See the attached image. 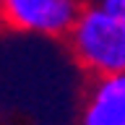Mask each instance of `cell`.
Returning a JSON list of instances; mask_svg holds the SVG:
<instances>
[{"instance_id":"6da1fadb","label":"cell","mask_w":125,"mask_h":125,"mask_svg":"<svg viewBox=\"0 0 125 125\" xmlns=\"http://www.w3.org/2000/svg\"><path fill=\"white\" fill-rule=\"evenodd\" d=\"M65 39L73 60L94 78L125 73V23L102 5H83Z\"/></svg>"},{"instance_id":"7a4b0ae2","label":"cell","mask_w":125,"mask_h":125,"mask_svg":"<svg viewBox=\"0 0 125 125\" xmlns=\"http://www.w3.org/2000/svg\"><path fill=\"white\" fill-rule=\"evenodd\" d=\"M83 5L81 0H0V23L21 34L68 37Z\"/></svg>"},{"instance_id":"3957f363","label":"cell","mask_w":125,"mask_h":125,"mask_svg":"<svg viewBox=\"0 0 125 125\" xmlns=\"http://www.w3.org/2000/svg\"><path fill=\"white\" fill-rule=\"evenodd\" d=\"M81 125H125V73L94 78L83 96Z\"/></svg>"},{"instance_id":"277c9868","label":"cell","mask_w":125,"mask_h":125,"mask_svg":"<svg viewBox=\"0 0 125 125\" xmlns=\"http://www.w3.org/2000/svg\"><path fill=\"white\" fill-rule=\"evenodd\" d=\"M96 5H102L107 13H112L117 21L125 23V0H96Z\"/></svg>"}]
</instances>
